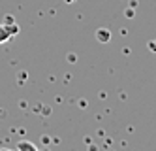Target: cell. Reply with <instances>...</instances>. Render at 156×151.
Returning <instances> with one entry per match:
<instances>
[{"label": "cell", "mask_w": 156, "mask_h": 151, "mask_svg": "<svg viewBox=\"0 0 156 151\" xmlns=\"http://www.w3.org/2000/svg\"><path fill=\"white\" fill-rule=\"evenodd\" d=\"M98 40H109V32L105 30V28H100V32H98Z\"/></svg>", "instance_id": "cell-3"}, {"label": "cell", "mask_w": 156, "mask_h": 151, "mask_svg": "<svg viewBox=\"0 0 156 151\" xmlns=\"http://www.w3.org/2000/svg\"><path fill=\"white\" fill-rule=\"evenodd\" d=\"M17 149H30V151H36V145L34 144H32V142H19L17 144Z\"/></svg>", "instance_id": "cell-2"}, {"label": "cell", "mask_w": 156, "mask_h": 151, "mask_svg": "<svg viewBox=\"0 0 156 151\" xmlns=\"http://www.w3.org/2000/svg\"><path fill=\"white\" fill-rule=\"evenodd\" d=\"M19 32V27L17 25H0V43H4L8 42L12 36H15V34Z\"/></svg>", "instance_id": "cell-1"}]
</instances>
